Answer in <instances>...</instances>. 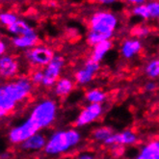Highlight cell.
I'll list each match as a JSON object with an SVG mask.
<instances>
[{
  "instance_id": "3",
  "label": "cell",
  "mask_w": 159,
  "mask_h": 159,
  "mask_svg": "<svg viewBox=\"0 0 159 159\" xmlns=\"http://www.w3.org/2000/svg\"><path fill=\"white\" fill-rule=\"evenodd\" d=\"M89 26L91 31L113 36L118 26V18L111 12L98 11L91 16Z\"/></svg>"
},
{
  "instance_id": "1",
  "label": "cell",
  "mask_w": 159,
  "mask_h": 159,
  "mask_svg": "<svg viewBox=\"0 0 159 159\" xmlns=\"http://www.w3.org/2000/svg\"><path fill=\"white\" fill-rule=\"evenodd\" d=\"M57 106L52 100H44L37 105L26 121L11 130L9 138L13 143H23L37 134L40 129L48 126L56 117Z\"/></svg>"
},
{
  "instance_id": "20",
  "label": "cell",
  "mask_w": 159,
  "mask_h": 159,
  "mask_svg": "<svg viewBox=\"0 0 159 159\" xmlns=\"http://www.w3.org/2000/svg\"><path fill=\"white\" fill-rule=\"evenodd\" d=\"M111 38H112L111 35H106V34H102V33H98V32L90 31L88 36H87V42L90 45L95 46L99 43L109 41Z\"/></svg>"
},
{
  "instance_id": "10",
  "label": "cell",
  "mask_w": 159,
  "mask_h": 159,
  "mask_svg": "<svg viewBox=\"0 0 159 159\" xmlns=\"http://www.w3.org/2000/svg\"><path fill=\"white\" fill-rule=\"evenodd\" d=\"M142 49V43L139 39L132 38L125 40L120 46L121 55L125 59H131Z\"/></svg>"
},
{
  "instance_id": "29",
  "label": "cell",
  "mask_w": 159,
  "mask_h": 159,
  "mask_svg": "<svg viewBox=\"0 0 159 159\" xmlns=\"http://www.w3.org/2000/svg\"><path fill=\"white\" fill-rule=\"evenodd\" d=\"M75 159H97V157L91 153H82L78 155Z\"/></svg>"
},
{
  "instance_id": "12",
  "label": "cell",
  "mask_w": 159,
  "mask_h": 159,
  "mask_svg": "<svg viewBox=\"0 0 159 159\" xmlns=\"http://www.w3.org/2000/svg\"><path fill=\"white\" fill-rule=\"evenodd\" d=\"M136 159H159V141H152L143 146Z\"/></svg>"
},
{
  "instance_id": "4",
  "label": "cell",
  "mask_w": 159,
  "mask_h": 159,
  "mask_svg": "<svg viewBox=\"0 0 159 159\" xmlns=\"http://www.w3.org/2000/svg\"><path fill=\"white\" fill-rule=\"evenodd\" d=\"M31 90V84L26 79H20L16 82L7 84L0 87V96L16 102L25 98Z\"/></svg>"
},
{
  "instance_id": "32",
  "label": "cell",
  "mask_w": 159,
  "mask_h": 159,
  "mask_svg": "<svg viewBox=\"0 0 159 159\" xmlns=\"http://www.w3.org/2000/svg\"><path fill=\"white\" fill-rule=\"evenodd\" d=\"M97 1L102 5H111V4L115 3L117 0H97Z\"/></svg>"
},
{
  "instance_id": "16",
  "label": "cell",
  "mask_w": 159,
  "mask_h": 159,
  "mask_svg": "<svg viewBox=\"0 0 159 159\" xmlns=\"http://www.w3.org/2000/svg\"><path fill=\"white\" fill-rule=\"evenodd\" d=\"M48 141L41 134H35L28 138L23 142L22 148L25 149H31V151H37V149H41L43 148H45V145Z\"/></svg>"
},
{
  "instance_id": "6",
  "label": "cell",
  "mask_w": 159,
  "mask_h": 159,
  "mask_svg": "<svg viewBox=\"0 0 159 159\" xmlns=\"http://www.w3.org/2000/svg\"><path fill=\"white\" fill-rule=\"evenodd\" d=\"M65 60L62 56L55 55L52 61L46 66L43 70V84L44 86H52L54 83L58 81V77L61 73Z\"/></svg>"
},
{
  "instance_id": "19",
  "label": "cell",
  "mask_w": 159,
  "mask_h": 159,
  "mask_svg": "<svg viewBox=\"0 0 159 159\" xmlns=\"http://www.w3.org/2000/svg\"><path fill=\"white\" fill-rule=\"evenodd\" d=\"M114 134L113 130H112L110 127L108 126H99L98 128H96L93 131V138L98 142H101V143H105L107 140Z\"/></svg>"
},
{
  "instance_id": "26",
  "label": "cell",
  "mask_w": 159,
  "mask_h": 159,
  "mask_svg": "<svg viewBox=\"0 0 159 159\" xmlns=\"http://www.w3.org/2000/svg\"><path fill=\"white\" fill-rule=\"evenodd\" d=\"M111 151H112V153H113L114 156L116 157H120L125 152V148L124 146H120V145H114V146H111Z\"/></svg>"
},
{
  "instance_id": "23",
  "label": "cell",
  "mask_w": 159,
  "mask_h": 159,
  "mask_svg": "<svg viewBox=\"0 0 159 159\" xmlns=\"http://www.w3.org/2000/svg\"><path fill=\"white\" fill-rule=\"evenodd\" d=\"M132 14L138 17L144 18V20H148V18H151V15H149V11L147 4H141V5H137L134 6L132 9Z\"/></svg>"
},
{
  "instance_id": "2",
  "label": "cell",
  "mask_w": 159,
  "mask_h": 159,
  "mask_svg": "<svg viewBox=\"0 0 159 159\" xmlns=\"http://www.w3.org/2000/svg\"><path fill=\"white\" fill-rule=\"evenodd\" d=\"M81 141V134L76 129L60 130L55 132L48 141L44 151L48 154H60L66 152Z\"/></svg>"
},
{
  "instance_id": "18",
  "label": "cell",
  "mask_w": 159,
  "mask_h": 159,
  "mask_svg": "<svg viewBox=\"0 0 159 159\" xmlns=\"http://www.w3.org/2000/svg\"><path fill=\"white\" fill-rule=\"evenodd\" d=\"M85 98L89 104H102L106 100V95L101 90L95 88L86 93Z\"/></svg>"
},
{
  "instance_id": "7",
  "label": "cell",
  "mask_w": 159,
  "mask_h": 159,
  "mask_svg": "<svg viewBox=\"0 0 159 159\" xmlns=\"http://www.w3.org/2000/svg\"><path fill=\"white\" fill-rule=\"evenodd\" d=\"M103 112L102 104H89L84 107L76 118L75 125L78 127L86 126L96 121Z\"/></svg>"
},
{
  "instance_id": "30",
  "label": "cell",
  "mask_w": 159,
  "mask_h": 159,
  "mask_svg": "<svg viewBox=\"0 0 159 159\" xmlns=\"http://www.w3.org/2000/svg\"><path fill=\"white\" fill-rule=\"evenodd\" d=\"M6 48H7V45H6L5 42L0 40V56H3V54L6 51Z\"/></svg>"
},
{
  "instance_id": "27",
  "label": "cell",
  "mask_w": 159,
  "mask_h": 159,
  "mask_svg": "<svg viewBox=\"0 0 159 159\" xmlns=\"http://www.w3.org/2000/svg\"><path fill=\"white\" fill-rule=\"evenodd\" d=\"M33 82L35 83H43V71H36L33 74Z\"/></svg>"
},
{
  "instance_id": "8",
  "label": "cell",
  "mask_w": 159,
  "mask_h": 159,
  "mask_svg": "<svg viewBox=\"0 0 159 159\" xmlns=\"http://www.w3.org/2000/svg\"><path fill=\"white\" fill-rule=\"evenodd\" d=\"M100 67V63L93 61V59H88L86 63L84 64V67L80 70H78L75 74H74V78L75 81L79 85H87L89 84L95 74L98 71Z\"/></svg>"
},
{
  "instance_id": "17",
  "label": "cell",
  "mask_w": 159,
  "mask_h": 159,
  "mask_svg": "<svg viewBox=\"0 0 159 159\" xmlns=\"http://www.w3.org/2000/svg\"><path fill=\"white\" fill-rule=\"evenodd\" d=\"M73 82L70 78H61L55 85V93L58 97H66L72 91Z\"/></svg>"
},
{
  "instance_id": "25",
  "label": "cell",
  "mask_w": 159,
  "mask_h": 159,
  "mask_svg": "<svg viewBox=\"0 0 159 159\" xmlns=\"http://www.w3.org/2000/svg\"><path fill=\"white\" fill-rule=\"evenodd\" d=\"M147 5L151 17H152V18L159 17V2L158 1H152V2L148 3Z\"/></svg>"
},
{
  "instance_id": "15",
  "label": "cell",
  "mask_w": 159,
  "mask_h": 159,
  "mask_svg": "<svg viewBox=\"0 0 159 159\" xmlns=\"http://www.w3.org/2000/svg\"><path fill=\"white\" fill-rule=\"evenodd\" d=\"M111 48H112V42L110 40L98 43L97 45L93 46L92 55H91V59L100 63L105 57V55L110 51Z\"/></svg>"
},
{
  "instance_id": "22",
  "label": "cell",
  "mask_w": 159,
  "mask_h": 159,
  "mask_svg": "<svg viewBox=\"0 0 159 159\" xmlns=\"http://www.w3.org/2000/svg\"><path fill=\"white\" fill-rule=\"evenodd\" d=\"M18 20L17 16L12 12H1L0 13V24L6 28L11 26Z\"/></svg>"
},
{
  "instance_id": "13",
  "label": "cell",
  "mask_w": 159,
  "mask_h": 159,
  "mask_svg": "<svg viewBox=\"0 0 159 159\" xmlns=\"http://www.w3.org/2000/svg\"><path fill=\"white\" fill-rule=\"evenodd\" d=\"M8 32L14 35L15 37L16 36H25V35H32L35 34V30L33 29V27H31L25 20H18L13 23L11 26L7 27Z\"/></svg>"
},
{
  "instance_id": "24",
  "label": "cell",
  "mask_w": 159,
  "mask_h": 159,
  "mask_svg": "<svg viewBox=\"0 0 159 159\" xmlns=\"http://www.w3.org/2000/svg\"><path fill=\"white\" fill-rule=\"evenodd\" d=\"M149 32H151V30L147 26H135L131 30V34L136 39L145 38V37H147L149 34Z\"/></svg>"
},
{
  "instance_id": "28",
  "label": "cell",
  "mask_w": 159,
  "mask_h": 159,
  "mask_svg": "<svg viewBox=\"0 0 159 159\" xmlns=\"http://www.w3.org/2000/svg\"><path fill=\"white\" fill-rule=\"evenodd\" d=\"M156 87H157L156 84L154 82L151 81V82L147 83L146 85H145V90L148 91V92H152V91H154L156 89Z\"/></svg>"
},
{
  "instance_id": "5",
  "label": "cell",
  "mask_w": 159,
  "mask_h": 159,
  "mask_svg": "<svg viewBox=\"0 0 159 159\" xmlns=\"http://www.w3.org/2000/svg\"><path fill=\"white\" fill-rule=\"evenodd\" d=\"M27 58L30 62L39 66H48L54 58V52L48 46L37 45L26 52Z\"/></svg>"
},
{
  "instance_id": "21",
  "label": "cell",
  "mask_w": 159,
  "mask_h": 159,
  "mask_svg": "<svg viewBox=\"0 0 159 159\" xmlns=\"http://www.w3.org/2000/svg\"><path fill=\"white\" fill-rule=\"evenodd\" d=\"M145 72L147 74V76L149 78H152V79L158 78L159 77V58L149 61L146 66Z\"/></svg>"
},
{
  "instance_id": "9",
  "label": "cell",
  "mask_w": 159,
  "mask_h": 159,
  "mask_svg": "<svg viewBox=\"0 0 159 159\" xmlns=\"http://www.w3.org/2000/svg\"><path fill=\"white\" fill-rule=\"evenodd\" d=\"M137 142V136L134 132L130 130H125L118 133H114L107 141L104 143L106 146H114V145H120V146H130L134 145Z\"/></svg>"
},
{
  "instance_id": "14",
  "label": "cell",
  "mask_w": 159,
  "mask_h": 159,
  "mask_svg": "<svg viewBox=\"0 0 159 159\" xmlns=\"http://www.w3.org/2000/svg\"><path fill=\"white\" fill-rule=\"evenodd\" d=\"M38 41L39 37L37 35V33H35L32 35L14 37L12 43L17 48H33L34 46H36Z\"/></svg>"
},
{
  "instance_id": "31",
  "label": "cell",
  "mask_w": 159,
  "mask_h": 159,
  "mask_svg": "<svg viewBox=\"0 0 159 159\" xmlns=\"http://www.w3.org/2000/svg\"><path fill=\"white\" fill-rule=\"evenodd\" d=\"M126 2L130 3V4H133L135 6L137 5H141V4H145L146 0H125Z\"/></svg>"
},
{
  "instance_id": "11",
  "label": "cell",
  "mask_w": 159,
  "mask_h": 159,
  "mask_svg": "<svg viewBox=\"0 0 159 159\" xmlns=\"http://www.w3.org/2000/svg\"><path fill=\"white\" fill-rule=\"evenodd\" d=\"M17 70V63L11 56L0 57V75L4 77L13 76Z\"/></svg>"
}]
</instances>
